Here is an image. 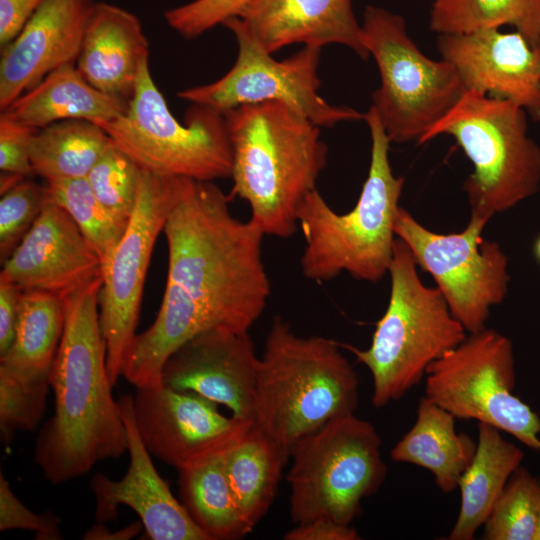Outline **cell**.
I'll return each instance as SVG.
<instances>
[{
    "instance_id": "6da1fadb",
    "label": "cell",
    "mask_w": 540,
    "mask_h": 540,
    "mask_svg": "<svg viewBox=\"0 0 540 540\" xmlns=\"http://www.w3.org/2000/svg\"><path fill=\"white\" fill-rule=\"evenodd\" d=\"M163 233L168 272L156 320L171 341L212 328L248 332L271 294L261 228L234 217L213 181L174 177Z\"/></svg>"
},
{
    "instance_id": "7a4b0ae2",
    "label": "cell",
    "mask_w": 540,
    "mask_h": 540,
    "mask_svg": "<svg viewBox=\"0 0 540 540\" xmlns=\"http://www.w3.org/2000/svg\"><path fill=\"white\" fill-rule=\"evenodd\" d=\"M101 276L67 294L65 324L50 372L55 413L36 437L34 461L58 485L128 451L119 401L112 397L99 320Z\"/></svg>"
},
{
    "instance_id": "3957f363",
    "label": "cell",
    "mask_w": 540,
    "mask_h": 540,
    "mask_svg": "<svg viewBox=\"0 0 540 540\" xmlns=\"http://www.w3.org/2000/svg\"><path fill=\"white\" fill-rule=\"evenodd\" d=\"M224 114L232 195L248 203L250 220L265 236L291 237L298 211L327 164L320 127L280 101L244 104Z\"/></svg>"
},
{
    "instance_id": "277c9868",
    "label": "cell",
    "mask_w": 540,
    "mask_h": 540,
    "mask_svg": "<svg viewBox=\"0 0 540 540\" xmlns=\"http://www.w3.org/2000/svg\"><path fill=\"white\" fill-rule=\"evenodd\" d=\"M364 120L371 136V159L355 206L337 213L315 189L298 211V228L305 241L301 272L311 281L326 282L346 272L375 283L388 274L404 178L393 174L391 141L372 106Z\"/></svg>"
},
{
    "instance_id": "5b68a950",
    "label": "cell",
    "mask_w": 540,
    "mask_h": 540,
    "mask_svg": "<svg viewBox=\"0 0 540 540\" xmlns=\"http://www.w3.org/2000/svg\"><path fill=\"white\" fill-rule=\"evenodd\" d=\"M322 336H299L275 317L259 358L254 421L291 451L330 420L355 414L359 379L340 350Z\"/></svg>"
},
{
    "instance_id": "8992f818",
    "label": "cell",
    "mask_w": 540,
    "mask_h": 540,
    "mask_svg": "<svg viewBox=\"0 0 540 540\" xmlns=\"http://www.w3.org/2000/svg\"><path fill=\"white\" fill-rule=\"evenodd\" d=\"M410 248L396 238L388 269L387 308L365 350L343 345L372 376V404L400 400L425 378L427 368L467 337L437 287L420 279Z\"/></svg>"
},
{
    "instance_id": "52a82bcc",
    "label": "cell",
    "mask_w": 540,
    "mask_h": 540,
    "mask_svg": "<svg viewBox=\"0 0 540 540\" xmlns=\"http://www.w3.org/2000/svg\"><path fill=\"white\" fill-rule=\"evenodd\" d=\"M521 106L473 90L418 144L447 134L473 165L465 179L471 216L489 220L536 194L540 188V146L528 135Z\"/></svg>"
},
{
    "instance_id": "ba28073f",
    "label": "cell",
    "mask_w": 540,
    "mask_h": 540,
    "mask_svg": "<svg viewBox=\"0 0 540 540\" xmlns=\"http://www.w3.org/2000/svg\"><path fill=\"white\" fill-rule=\"evenodd\" d=\"M97 125L143 171L202 181L231 177L224 112L192 104L179 122L152 78L149 60L141 67L125 113Z\"/></svg>"
},
{
    "instance_id": "9c48e42d",
    "label": "cell",
    "mask_w": 540,
    "mask_h": 540,
    "mask_svg": "<svg viewBox=\"0 0 540 540\" xmlns=\"http://www.w3.org/2000/svg\"><path fill=\"white\" fill-rule=\"evenodd\" d=\"M376 428L355 414L336 417L291 448L290 515L295 524L330 519L344 525L383 484L387 467Z\"/></svg>"
},
{
    "instance_id": "30bf717a",
    "label": "cell",
    "mask_w": 540,
    "mask_h": 540,
    "mask_svg": "<svg viewBox=\"0 0 540 540\" xmlns=\"http://www.w3.org/2000/svg\"><path fill=\"white\" fill-rule=\"evenodd\" d=\"M361 27L381 80L372 107L391 142L419 143L462 97L460 77L447 61L419 50L402 16L368 5Z\"/></svg>"
},
{
    "instance_id": "8fae6325",
    "label": "cell",
    "mask_w": 540,
    "mask_h": 540,
    "mask_svg": "<svg viewBox=\"0 0 540 540\" xmlns=\"http://www.w3.org/2000/svg\"><path fill=\"white\" fill-rule=\"evenodd\" d=\"M515 379L512 341L485 327L429 365L424 397L455 418L489 424L540 451V418L513 394Z\"/></svg>"
},
{
    "instance_id": "7c38bea8",
    "label": "cell",
    "mask_w": 540,
    "mask_h": 540,
    "mask_svg": "<svg viewBox=\"0 0 540 540\" xmlns=\"http://www.w3.org/2000/svg\"><path fill=\"white\" fill-rule=\"evenodd\" d=\"M223 25L237 42L234 65L212 83L179 91L180 99L221 112L244 104L280 101L319 127L364 119V114L357 110L331 105L319 95L321 48L304 46L278 61L251 36L238 17L228 19Z\"/></svg>"
},
{
    "instance_id": "4fadbf2b",
    "label": "cell",
    "mask_w": 540,
    "mask_h": 540,
    "mask_svg": "<svg viewBox=\"0 0 540 540\" xmlns=\"http://www.w3.org/2000/svg\"><path fill=\"white\" fill-rule=\"evenodd\" d=\"M487 223L470 217L460 232L436 233L402 207L394 223L396 237L433 277L451 313L469 333L486 327L491 308L503 302L510 282L506 254L498 243L482 239Z\"/></svg>"
},
{
    "instance_id": "5bb4252c",
    "label": "cell",
    "mask_w": 540,
    "mask_h": 540,
    "mask_svg": "<svg viewBox=\"0 0 540 540\" xmlns=\"http://www.w3.org/2000/svg\"><path fill=\"white\" fill-rule=\"evenodd\" d=\"M174 177L143 171L137 202L110 258L101 266L99 320L106 345V366L112 386L135 337L144 282L155 242L173 198Z\"/></svg>"
},
{
    "instance_id": "9a60e30c",
    "label": "cell",
    "mask_w": 540,
    "mask_h": 540,
    "mask_svg": "<svg viewBox=\"0 0 540 540\" xmlns=\"http://www.w3.org/2000/svg\"><path fill=\"white\" fill-rule=\"evenodd\" d=\"M197 393L164 385L137 388L133 396L138 433L149 453L178 470L224 455L250 428L219 412Z\"/></svg>"
},
{
    "instance_id": "2e32d148",
    "label": "cell",
    "mask_w": 540,
    "mask_h": 540,
    "mask_svg": "<svg viewBox=\"0 0 540 540\" xmlns=\"http://www.w3.org/2000/svg\"><path fill=\"white\" fill-rule=\"evenodd\" d=\"M259 357L248 332L212 328L193 336L166 360L162 385L197 393L254 421Z\"/></svg>"
},
{
    "instance_id": "e0dca14e",
    "label": "cell",
    "mask_w": 540,
    "mask_h": 540,
    "mask_svg": "<svg viewBox=\"0 0 540 540\" xmlns=\"http://www.w3.org/2000/svg\"><path fill=\"white\" fill-rule=\"evenodd\" d=\"M441 59L458 73L465 91L511 101L540 121V46L519 32L485 29L439 34Z\"/></svg>"
},
{
    "instance_id": "ac0fdd59",
    "label": "cell",
    "mask_w": 540,
    "mask_h": 540,
    "mask_svg": "<svg viewBox=\"0 0 540 540\" xmlns=\"http://www.w3.org/2000/svg\"><path fill=\"white\" fill-rule=\"evenodd\" d=\"M118 401L127 429L130 463L126 474L118 481L102 473L92 477L90 488L96 500V522L114 521L118 506L126 505L139 515L149 539L210 540L155 469L151 454L138 433L133 396L124 395Z\"/></svg>"
},
{
    "instance_id": "d6986e66",
    "label": "cell",
    "mask_w": 540,
    "mask_h": 540,
    "mask_svg": "<svg viewBox=\"0 0 540 540\" xmlns=\"http://www.w3.org/2000/svg\"><path fill=\"white\" fill-rule=\"evenodd\" d=\"M0 277L22 292L43 291L64 298L101 276V261L70 215L46 194L30 230L2 263Z\"/></svg>"
},
{
    "instance_id": "ffe728a7",
    "label": "cell",
    "mask_w": 540,
    "mask_h": 540,
    "mask_svg": "<svg viewBox=\"0 0 540 540\" xmlns=\"http://www.w3.org/2000/svg\"><path fill=\"white\" fill-rule=\"evenodd\" d=\"M94 3L45 0L20 33L1 49V111L55 69L76 62Z\"/></svg>"
},
{
    "instance_id": "44dd1931",
    "label": "cell",
    "mask_w": 540,
    "mask_h": 540,
    "mask_svg": "<svg viewBox=\"0 0 540 540\" xmlns=\"http://www.w3.org/2000/svg\"><path fill=\"white\" fill-rule=\"evenodd\" d=\"M235 17L270 54L301 43L318 48L341 44L362 60L370 56L352 0H251Z\"/></svg>"
},
{
    "instance_id": "7402d4cb",
    "label": "cell",
    "mask_w": 540,
    "mask_h": 540,
    "mask_svg": "<svg viewBox=\"0 0 540 540\" xmlns=\"http://www.w3.org/2000/svg\"><path fill=\"white\" fill-rule=\"evenodd\" d=\"M149 43L139 18L106 2H95L88 17L76 68L99 91L129 102Z\"/></svg>"
},
{
    "instance_id": "603a6c76",
    "label": "cell",
    "mask_w": 540,
    "mask_h": 540,
    "mask_svg": "<svg viewBox=\"0 0 540 540\" xmlns=\"http://www.w3.org/2000/svg\"><path fill=\"white\" fill-rule=\"evenodd\" d=\"M128 102L99 91L76 68L65 64L15 99L1 115L37 129L72 119L100 123L125 113Z\"/></svg>"
},
{
    "instance_id": "cb8c5ba5",
    "label": "cell",
    "mask_w": 540,
    "mask_h": 540,
    "mask_svg": "<svg viewBox=\"0 0 540 540\" xmlns=\"http://www.w3.org/2000/svg\"><path fill=\"white\" fill-rule=\"evenodd\" d=\"M454 420L451 413L421 398L415 423L392 448L391 459L427 469L440 490L454 491L477 448L472 438L456 431Z\"/></svg>"
},
{
    "instance_id": "d4e9b609",
    "label": "cell",
    "mask_w": 540,
    "mask_h": 540,
    "mask_svg": "<svg viewBox=\"0 0 540 540\" xmlns=\"http://www.w3.org/2000/svg\"><path fill=\"white\" fill-rule=\"evenodd\" d=\"M477 428V448L459 482L460 509L449 540L474 538L524 457L523 451L505 440L496 427L478 422Z\"/></svg>"
},
{
    "instance_id": "484cf974",
    "label": "cell",
    "mask_w": 540,
    "mask_h": 540,
    "mask_svg": "<svg viewBox=\"0 0 540 540\" xmlns=\"http://www.w3.org/2000/svg\"><path fill=\"white\" fill-rule=\"evenodd\" d=\"M65 324L62 297L23 291L14 341L0 357V375L19 381L50 380Z\"/></svg>"
},
{
    "instance_id": "4316f807",
    "label": "cell",
    "mask_w": 540,
    "mask_h": 540,
    "mask_svg": "<svg viewBox=\"0 0 540 540\" xmlns=\"http://www.w3.org/2000/svg\"><path fill=\"white\" fill-rule=\"evenodd\" d=\"M290 450L255 421L224 454L228 479L245 522L253 529L269 510Z\"/></svg>"
},
{
    "instance_id": "83f0119b",
    "label": "cell",
    "mask_w": 540,
    "mask_h": 540,
    "mask_svg": "<svg viewBox=\"0 0 540 540\" xmlns=\"http://www.w3.org/2000/svg\"><path fill=\"white\" fill-rule=\"evenodd\" d=\"M182 504L210 540L240 539L253 529L241 515L224 455L179 470Z\"/></svg>"
},
{
    "instance_id": "f1b7e54d",
    "label": "cell",
    "mask_w": 540,
    "mask_h": 540,
    "mask_svg": "<svg viewBox=\"0 0 540 540\" xmlns=\"http://www.w3.org/2000/svg\"><path fill=\"white\" fill-rule=\"evenodd\" d=\"M111 142L104 129L91 121L50 124L38 129L31 141L33 172L46 181L86 177Z\"/></svg>"
},
{
    "instance_id": "f546056e",
    "label": "cell",
    "mask_w": 540,
    "mask_h": 540,
    "mask_svg": "<svg viewBox=\"0 0 540 540\" xmlns=\"http://www.w3.org/2000/svg\"><path fill=\"white\" fill-rule=\"evenodd\" d=\"M429 23L438 35L509 25L540 46V0H432Z\"/></svg>"
},
{
    "instance_id": "4dcf8cb0",
    "label": "cell",
    "mask_w": 540,
    "mask_h": 540,
    "mask_svg": "<svg viewBox=\"0 0 540 540\" xmlns=\"http://www.w3.org/2000/svg\"><path fill=\"white\" fill-rule=\"evenodd\" d=\"M45 190L47 196L70 215L98 254L102 266L125 228L98 201L86 177L49 180Z\"/></svg>"
},
{
    "instance_id": "1f68e13d",
    "label": "cell",
    "mask_w": 540,
    "mask_h": 540,
    "mask_svg": "<svg viewBox=\"0 0 540 540\" xmlns=\"http://www.w3.org/2000/svg\"><path fill=\"white\" fill-rule=\"evenodd\" d=\"M540 480L519 466L484 523L485 540H534Z\"/></svg>"
},
{
    "instance_id": "d6a6232c",
    "label": "cell",
    "mask_w": 540,
    "mask_h": 540,
    "mask_svg": "<svg viewBox=\"0 0 540 540\" xmlns=\"http://www.w3.org/2000/svg\"><path fill=\"white\" fill-rule=\"evenodd\" d=\"M141 173L112 141L86 176L98 201L123 228L135 209Z\"/></svg>"
},
{
    "instance_id": "836d02e7",
    "label": "cell",
    "mask_w": 540,
    "mask_h": 540,
    "mask_svg": "<svg viewBox=\"0 0 540 540\" xmlns=\"http://www.w3.org/2000/svg\"><path fill=\"white\" fill-rule=\"evenodd\" d=\"M50 380L19 381L0 375V431L10 443L18 431H32L41 422Z\"/></svg>"
},
{
    "instance_id": "e575fe53",
    "label": "cell",
    "mask_w": 540,
    "mask_h": 540,
    "mask_svg": "<svg viewBox=\"0 0 540 540\" xmlns=\"http://www.w3.org/2000/svg\"><path fill=\"white\" fill-rule=\"evenodd\" d=\"M46 200L45 186L25 178L1 194L0 260L3 263L30 230Z\"/></svg>"
},
{
    "instance_id": "d590c367",
    "label": "cell",
    "mask_w": 540,
    "mask_h": 540,
    "mask_svg": "<svg viewBox=\"0 0 540 540\" xmlns=\"http://www.w3.org/2000/svg\"><path fill=\"white\" fill-rule=\"evenodd\" d=\"M249 1L251 0H194L166 10L164 19L180 36L194 39L237 16Z\"/></svg>"
},
{
    "instance_id": "8d00e7d4",
    "label": "cell",
    "mask_w": 540,
    "mask_h": 540,
    "mask_svg": "<svg viewBox=\"0 0 540 540\" xmlns=\"http://www.w3.org/2000/svg\"><path fill=\"white\" fill-rule=\"evenodd\" d=\"M60 524L61 519L51 511L39 515L29 510L0 473V531L25 529L35 532L39 540H60Z\"/></svg>"
},
{
    "instance_id": "74e56055",
    "label": "cell",
    "mask_w": 540,
    "mask_h": 540,
    "mask_svg": "<svg viewBox=\"0 0 540 540\" xmlns=\"http://www.w3.org/2000/svg\"><path fill=\"white\" fill-rule=\"evenodd\" d=\"M37 128L0 116V169L2 172L34 175L30 162L31 141Z\"/></svg>"
},
{
    "instance_id": "f35d334b",
    "label": "cell",
    "mask_w": 540,
    "mask_h": 540,
    "mask_svg": "<svg viewBox=\"0 0 540 540\" xmlns=\"http://www.w3.org/2000/svg\"><path fill=\"white\" fill-rule=\"evenodd\" d=\"M22 291L0 277V357L10 349L16 333Z\"/></svg>"
},
{
    "instance_id": "ab89813d",
    "label": "cell",
    "mask_w": 540,
    "mask_h": 540,
    "mask_svg": "<svg viewBox=\"0 0 540 540\" xmlns=\"http://www.w3.org/2000/svg\"><path fill=\"white\" fill-rule=\"evenodd\" d=\"M45 0H0V46L9 44Z\"/></svg>"
},
{
    "instance_id": "60d3db41",
    "label": "cell",
    "mask_w": 540,
    "mask_h": 540,
    "mask_svg": "<svg viewBox=\"0 0 540 540\" xmlns=\"http://www.w3.org/2000/svg\"><path fill=\"white\" fill-rule=\"evenodd\" d=\"M289 530L285 540H358L361 537L351 525L337 523L330 519H315Z\"/></svg>"
},
{
    "instance_id": "b9f144b4",
    "label": "cell",
    "mask_w": 540,
    "mask_h": 540,
    "mask_svg": "<svg viewBox=\"0 0 540 540\" xmlns=\"http://www.w3.org/2000/svg\"><path fill=\"white\" fill-rule=\"evenodd\" d=\"M143 524L139 522H134L125 528L110 533L105 527L104 523H96L90 529L86 531L83 536V539L87 540H128L138 535L142 530Z\"/></svg>"
},
{
    "instance_id": "7bdbcfd3",
    "label": "cell",
    "mask_w": 540,
    "mask_h": 540,
    "mask_svg": "<svg viewBox=\"0 0 540 540\" xmlns=\"http://www.w3.org/2000/svg\"><path fill=\"white\" fill-rule=\"evenodd\" d=\"M534 540H540V499H539L538 514H537V524H536V533H535Z\"/></svg>"
},
{
    "instance_id": "ee69618b",
    "label": "cell",
    "mask_w": 540,
    "mask_h": 540,
    "mask_svg": "<svg viewBox=\"0 0 540 540\" xmlns=\"http://www.w3.org/2000/svg\"><path fill=\"white\" fill-rule=\"evenodd\" d=\"M534 255L536 259L540 262V235L537 237L534 243Z\"/></svg>"
}]
</instances>
